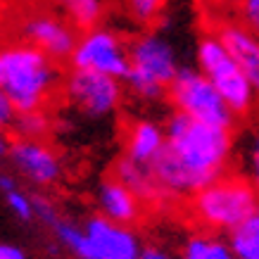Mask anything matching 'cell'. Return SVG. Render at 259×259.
Segmentation results:
<instances>
[{"mask_svg":"<svg viewBox=\"0 0 259 259\" xmlns=\"http://www.w3.org/2000/svg\"><path fill=\"white\" fill-rule=\"evenodd\" d=\"M12 188H17V181L10 174H0V193H8Z\"/></svg>","mask_w":259,"mask_h":259,"instance_id":"cell-29","label":"cell"},{"mask_svg":"<svg viewBox=\"0 0 259 259\" xmlns=\"http://www.w3.org/2000/svg\"><path fill=\"white\" fill-rule=\"evenodd\" d=\"M197 64L207 79L214 83L231 112L236 117H245L254 110L257 93L236 60L228 55L226 46L221 43L217 33H207L197 43Z\"/></svg>","mask_w":259,"mask_h":259,"instance_id":"cell-4","label":"cell"},{"mask_svg":"<svg viewBox=\"0 0 259 259\" xmlns=\"http://www.w3.org/2000/svg\"><path fill=\"white\" fill-rule=\"evenodd\" d=\"M64 95L76 110L100 119L119 110L124 98V83L121 79H114L102 71L71 67L69 76L64 79Z\"/></svg>","mask_w":259,"mask_h":259,"instance_id":"cell-6","label":"cell"},{"mask_svg":"<svg viewBox=\"0 0 259 259\" xmlns=\"http://www.w3.org/2000/svg\"><path fill=\"white\" fill-rule=\"evenodd\" d=\"M0 259H26V252L17 245L0 243Z\"/></svg>","mask_w":259,"mask_h":259,"instance_id":"cell-27","label":"cell"},{"mask_svg":"<svg viewBox=\"0 0 259 259\" xmlns=\"http://www.w3.org/2000/svg\"><path fill=\"white\" fill-rule=\"evenodd\" d=\"M240 24L259 36V0H240Z\"/></svg>","mask_w":259,"mask_h":259,"instance_id":"cell-24","label":"cell"},{"mask_svg":"<svg viewBox=\"0 0 259 259\" xmlns=\"http://www.w3.org/2000/svg\"><path fill=\"white\" fill-rule=\"evenodd\" d=\"M233 3H240V0H233Z\"/></svg>","mask_w":259,"mask_h":259,"instance_id":"cell-31","label":"cell"},{"mask_svg":"<svg viewBox=\"0 0 259 259\" xmlns=\"http://www.w3.org/2000/svg\"><path fill=\"white\" fill-rule=\"evenodd\" d=\"M247 181L259 190V134L252 138V145L247 150Z\"/></svg>","mask_w":259,"mask_h":259,"instance_id":"cell-25","label":"cell"},{"mask_svg":"<svg viewBox=\"0 0 259 259\" xmlns=\"http://www.w3.org/2000/svg\"><path fill=\"white\" fill-rule=\"evenodd\" d=\"M8 150H10V141H8V136H5V128L0 126V159L8 155Z\"/></svg>","mask_w":259,"mask_h":259,"instance_id":"cell-30","label":"cell"},{"mask_svg":"<svg viewBox=\"0 0 259 259\" xmlns=\"http://www.w3.org/2000/svg\"><path fill=\"white\" fill-rule=\"evenodd\" d=\"M166 98L171 100L174 110L188 114L190 119L204 121V124L224 126L231 128L236 126V114L231 112L214 83L204 76L200 69L193 67H179L176 76L166 86Z\"/></svg>","mask_w":259,"mask_h":259,"instance_id":"cell-5","label":"cell"},{"mask_svg":"<svg viewBox=\"0 0 259 259\" xmlns=\"http://www.w3.org/2000/svg\"><path fill=\"white\" fill-rule=\"evenodd\" d=\"M169 254H166L164 250H159V247H141V254H138V259H166Z\"/></svg>","mask_w":259,"mask_h":259,"instance_id":"cell-28","label":"cell"},{"mask_svg":"<svg viewBox=\"0 0 259 259\" xmlns=\"http://www.w3.org/2000/svg\"><path fill=\"white\" fill-rule=\"evenodd\" d=\"M141 240L131 226L110 221L107 217H91L83 224V250L79 259H138Z\"/></svg>","mask_w":259,"mask_h":259,"instance_id":"cell-8","label":"cell"},{"mask_svg":"<svg viewBox=\"0 0 259 259\" xmlns=\"http://www.w3.org/2000/svg\"><path fill=\"white\" fill-rule=\"evenodd\" d=\"M57 64L31 43L0 48V91L17 112L48 107L62 83V69Z\"/></svg>","mask_w":259,"mask_h":259,"instance_id":"cell-2","label":"cell"},{"mask_svg":"<svg viewBox=\"0 0 259 259\" xmlns=\"http://www.w3.org/2000/svg\"><path fill=\"white\" fill-rule=\"evenodd\" d=\"M8 155L17 171L36 186H53L62 176V162L57 157V152L43 141L19 138L10 143Z\"/></svg>","mask_w":259,"mask_h":259,"instance_id":"cell-11","label":"cell"},{"mask_svg":"<svg viewBox=\"0 0 259 259\" xmlns=\"http://www.w3.org/2000/svg\"><path fill=\"white\" fill-rule=\"evenodd\" d=\"M15 117H17L15 105L10 102L8 95H5L3 91H0V126H3V128H8V126H12Z\"/></svg>","mask_w":259,"mask_h":259,"instance_id":"cell-26","label":"cell"},{"mask_svg":"<svg viewBox=\"0 0 259 259\" xmlns=\"http://www.w3.org/2000/svg\"><path fill=\"white\" fill-rule=\"evenodd\" d=\"M69 62L76 69L102 71V74H110L114 79H124L128 67H131L128 46L124 43V38L112 29H105V26L83 29V33L74 46Z\"/></svg>","mask_w":259,"mask_h":259,"instance_id":"cell-7","label":"cell"},{"mask_svg":"<svg viewBox=\"0 0 259 259\" xmlns=\"http://www.w3.org/2000/svg\"><path fill=\"white\" fill-rule=\"evenodd\" d=\"M228 247L233 252V257L259 259V207L243 224H238V226L231 231Z\"/></svg>","mask_w":259,"mask_h":259,"instance_id":"cell-16","label":"cell"},{"mask_svg":"<svg viewBox=\"0 0 259 259\" xmlns=\"http://www.w3.org/2000/svg\"><path fill=\"white\" fill-rule=\"evenodd\" d=\"M19 36L24 38V43L40 48L57 62L69 60L79 40V31L69 19L48 15V12H31L24 17L19 22Z\"/></svg>","mask_w":259,"mask_h":259,"instance_id":"cell-9","label":"cell"},{"mask_svg":"<svg viewBox=\"0 0 259 259\" xmlns=\"http://www.w3.org/2000/svg\"><path fill=\"white\" fill-rule=\"evenodd\" d=\"M48 228L53 231V236L57 238V243L62 245L64 250H69L74 257H81V250H83V228L62 219V217H57Z\"/></svg>","mask_w":259,"mask_h":259,"instance_id":"cell-21","label":"cell"},{"mask_svg":"<svg viewBox=\"0 0 259 259\" xmlns=\"http://www.w3.org/2000/svg\"><path fill=\"white\" fill-rule=\"evenodd\" d=\"M114 179L119 183H124L143 204H155L157 200L166 197L162 186L155 179L152 169H150V164L134 162V159L126 157V155L121 159H117V164H114Z\"/></svg>","mask_w":259,"mask_h":259,"instance_id":"cell-14","label":"cell"},{"mask_svg":"<svg viewBox=\"0 0 259 259\" xmlns=\"http://www.w3.org/2000/svg\"><path fill=\"white\" fill-rule=\"evenodd\" d=\"M217 36L226 46L228 55L236 60V64L243 69L247 81L252 83L259 100V36L245 29L240 22H226L219 26Z\"/></svg>","mask_w":259,"mask_h":259,"instance_id":"cell-12","label":"cell"},{"mask_svg":"<svg viewBox=\"0 0 259 259\" xmlns=\"http://www.w3.org/2000/svg\"><path fill=\"white\" fill-rule=\"evenodd\" d=\"M62 5L69 19L76 29H91L98 26L105 15V3L102 0H55Z\"/></svg>","mask_w":259,"mask_h":259,"instance_id":"cell-17","label":"cell"},{"mask_svg":"<svg viewBox=\"0 0 259 259\" xmlns=\"http://www.w3.org/2000/svg\"><path fill=\"white\" fill-rule=\"evenodd\" d=\"M231 150V128L204 124L176 110L166 119L164 148L150 169L166 197H188L226 174Z\"/></svg>","mask_w":259,"mask_h":259,"instance_id":"cell-1","label":"cell"},{"mask_svg":"<svg viewBox=\"0 0 259 259\" xmlns=\"http://www.w3.org/2000/svg\"><path fill=\"white\" fill-rule=\"evenodd\" d=\"M143 207L145 204L126 188L124 183H119L117 179L102 181L98 186V209L102 217H107L110 221L124 224V226H134L143 219Z\"/></svg>","mask_w":259,"mask_h":259,"instance_id":"cell-13","label":"cell"},{"mask_svg":"<svg viewBox=\"0 0 259 259\" xmlns=\"http://www.w3.org/2000/svg\"><path fill=\"white\" fill-rule=\"evenodd\" d=\"M15 131L19 138H29V141H43L50 128H53V119L46 112V107L40 110H26V112H17L15 121Z\"/></svg>","mask_w":259,"mask_h":259,"instance_id":"cell-18","label":"cell"},{"mask_svg":"<svg viewBox=\"0 0 259 259\" xmlns=\"http://www.w3.org/2000/svg\"><path fill=\"white\" fill-rule=\"evenodd\" d=\"M183 257L186 259H231L233 252L228 247V243L217 240V238H190L183 245Z\"/></svg>","mask_w":259,"mask_h":259,"instance_id":"cell-19","label":"cell"},{"mask_svg":"<svg viewBox=\"0 0 259 259\" xmlns=\"http://www.w3.org/2000/svg\"><path fill=\"white\" fill-rule=\"evenodd\" d=\"M128 60H131V69H138L145 76H152L162 86L171 83L181 67L174 46L162 33L155 31L141 33L128 43Z\"/></svg>","mask_w":259,"mask_h":259,"instance_id":"cell-10","label":"cell"},{"mask_svg":"<svg viewBox=\"0 0 259 259\" xmlns=\"http://www.w3.org/2000/svg\"><path fill=\"white\" fill-rule=\"evenodd\" d=\"M164 148V128L155 121H134L126 131L124 138V155L141 164H152Z\"/></svg>","mask_w":259,"mask_h":259,"instance_id":"cell-15","label":"cell"},{"mask_svg":"<svg viewBox=\"0 0 259 259\" xmlns=\"http://www.w3.org/2000/svg\"><path fill=\"white\" fill-rule=\"evenodd\" d=\"M121 81H124L126 88H128L136 98H141V100L155 102V100H162L166 95V86H162V83L155 81L152 76H145L143 71L131 69V67H128V71H126V76Z\"/></svg>","mask_w":259,"mask_h":259,"instance_id":"cell-20","label":"cell"},{"mask_svg":"<svg viewBox=\"0 0 259 259\" xmlns=\"http://www.w3.org/2000/svg\"><path fill=\"white\" fill-rule=\"evenodd\" d=\"M164 3L166 0H126V10H128L134 22L150 26V24H155L159 19L162 10H164Z\"/></svg>","mask_w":259,"mask_h":259,"instance_id":"cell-22","label":"cell"},{"mask_svg":"<svg viewBox=\"0 0 259 259\" xmlns=\"http://www.w3.org/2000/svg\"><path fill=\"white\" fill-rule=\"evenodd\" d=\"M5 195V202H8L10 212L15 214L17 219L22 221H31L33 219V197H29L24 190H19V186L8 193H3Z\"/></svg>","mask_w":259,"mask_h":259,"instance_id":"cell-23","label":"cell"},{"mask_svg":"<svg viewBox=\"0 0 259 259\" xmlns=\"http://www.w3.org/2000/svg\"><path fill=\"white\" fill-rule=\"evenodd\" d=\"M193 197V217L209 231L231 233L259 207V190L240 176H219Z\"/></svg>","mask_w":259,"mask_h":259,"instance_id":"cell-3","label":"cell"}]
</instances>
